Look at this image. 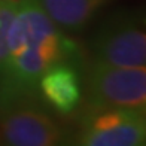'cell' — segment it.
<instances>
[{
    "label": "cell",
    "mask_w": 146,
    "mask_h": 146,
    "mask_svg": "<svg viewBox=\"0 0 146 146\" xmlns=\"http://www.w3.org/2000/svg\"><path fill=\"white\" fill-rule=\"evenodd\" d=\"M18 0H0V63L6 54V40L11 24L17 14Z\"/></svg>",
    "instance_id": "ba28073f"
},
{
    "label": "cell",
    "mask_w": 146,
    "mask_h": 146,
    "mask_svg": "<svg viewBox=\"0 0 146 146\" xmlns=\"http://www.w3.org/2000/svg\"><path fill=\"white\" fill-rule=\"evenodd\" d=\"M78 58V45L37 0H18L0 63V104L29 100L37 92L39 79L46 70Z\"/></svg>",
    "instance_id": "6da1fadb"
},
{
    "label": "cell",
    "mask_w": 146,
    "mask_h": 146,
    "mask_svg": "<svg viewBox=\"0 0 146 146\" xmlns=\"http://www.w3.org/2000/svg\"><path fill=\"white\" fill-rule=\"evenodd\" d=\"M92 61L118 67L146 66V33L140 14H118L108 19L91 40Z\"/></svg>",
    "instance_id": "277c9868"
},
{
    "label": "cell",
    "mask_w": 146,
    "mask_h": 146,
    "mask_svg": "<svg viewBox=\"0 0 146 146\" xmlns=\"http://www.w3.org/2000/svg\"><path fill=\"white\" fill-rule=\"evenodd\" d=\"M88 108H146V69L92 61L85 79Z\"/></svg>",
    "instance_id": "7a4b0ae2"
},
{
    "label": "cell",
    "mask_w": 146,
    "mask_h": 146,
    "mask_svg": "<svg viewBox=\"0 0 146 146\" xmlns=\"http://www.w3.org/2000/svg\"><path fill=\"white\" fill-rule=\"evenodd\" d=\"M63 31H79L112 0H37Z\"/></svg>",
    "instance_id": "52a82bcc"
},
{
    "label": "cell",
    "mask_w": 146,
    "mask_h": 146,
    "mask_svg": "<svg viewBox=\"0 0 146 146\" xmlns=\"http://www.w3.org/2000/svg\"><path fill=\"white\" fill-rule=\"evenodd\" d=\"M0 137L12 146H55L69 139L51 115L29 100L0 104Z\"/></svg>",
    "instance_id": "5b68a950"
},
{
    "label": "cell",
    "mask_w": 146,
    "mask_h": 146,
    "mask_svg": "<svg viewBox=\"0 0 146 146\" xmlns=\"http://www.w3.org/2000/svg\"><path fill=\"white\" fill-rule=\"evenodd\" d=\"M73 140L81 146H143L146 140L145 110L88 108Z\"/></svg>",
    "instance_id": "3957f363"
},
{
    "label": "cell",
    "mask_w": 146,
    "mask_h": 146,
    "mask_svg": "<svg viewBox=\"0 0 146 146\" xmlns=\"http://www.w3.org/2000/svg\"><path fill=\"white\" fill-rule=\"evenodd\" d=\"M43 102L60 115H70L81 104L84 84L75 63H60L46 70L37 84Z\"/></svg>",
    "instance_id": "8992f818"
}]
</instances>
